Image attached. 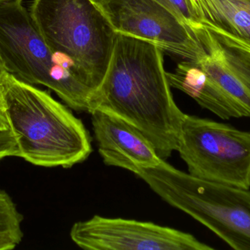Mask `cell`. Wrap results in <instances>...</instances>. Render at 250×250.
Returning a JSON list of instances; mask_svg holds the SVG:
<instances>
[{"instance_id":"obj_9","label":"cell","mask_w":250,"mask_h":250,"mask_svg":"<svg viewBox=\"0 0 250 250\" xmlns=\"http://www.w3.org/2000/svg\"><path fill=\"white\" fill-rule=\"evenodd\" d=\"M72 241L89 250H214L189 233L150 222L95 215L72 226Z\"/></svg>"},{"instance_id":"obj_6","label":"cell","mask_w":250,"mask_h":250,"mask_svg":"<svg viewBox=\"0 0 250 250\" xmlns=\"http://www.w3.org/2000/svg\"><path fill=\"white\" fill-rule=\"evenodd\" d=\"M194 34L202 52L167 72L170 88L223 120L250 118V52L227 44L202 25Z\"/></svg>"},{"instance_id":"obj_7","label":"cell","mask_w":250,"mask_h":250,"mask_svg":"<svg viewBox=\"0 0 250 250\" xmlns=\"http://www.w3.org/2000/svg\"><path fill=\"white\" fill-rule=\"evenodd\" d=\"M191 176L250 188V132L185 114L177 151Z\"/></svg>"},{"instance_id":"obj_10","label":"cell","mask_w":250,"mask_h":250,"mask_svg":"<svg viewBox=\"0 0 250 250\" xmlns=\"http://www.w3.org/2000/svg\"><path fill=\"white\" fill-rule=\"evenodd\" d=\"M90 114L98 150L106 165L135 174L139 169L155 167L163 160L151 141L130 123L105 112Z\"/></svg>"},{"instance_id":"obj_12","label":"cell","mask_w":250,"mask_h":250,"mask_svg":"<svg viewBox=\"0 0 250 250\" xmlns=\"http://www.w3.org/2000/svg\"><path fill=\"white\" fill-rule=\"evenodd\" d=\"M176 16L192 32L201 27V24L192 16L186 0H154Z\"/></svg>"},{"instance_id":"obj_4","label":"cell","mask_w":250,"mask_h":250,"mask_svg":"<svg viewBox=\"0 0 250 250\" xmlns=\"http://www.w3.org/2000/svg\"><path fill=\"white\" fill-rule=\"evenodd\" d=\"M0 62L19 80L46 87L72 110L89 113L93 91L68 57L48 46L23 0L0 4Z\"/></svg>"},{"instance_id":"obj_16","label":"cell","mask_w":250,"mask_h":250,"mask_svg":"<svg viewBox=\"0 0 250 250\" xmlns=\"http://www.w3.org/2000/svg\"><path fill=\"white\" fill-rule=\"evenodd\" d=\"M0 109L3 110L2 98H1V88H0Z\"/></svg>"},{"instance_id":"obj_1","label":"cell","mask_w":250,"mask_h":250,"mask_svg":"<svg viewBox=\"0 0 250 250\" xmlns=\"http://www.w3.org/2000/svg\"><path fill=\"white\" fill-rule=\"evenodd\" d=\"M163 51L117 33L106 74L91 100L89 113L103 111L141 131L163 159L177 151L185 114L173 99Z\"/></svg>"},{"instance_id":"obj_13","label":"cell","mask_w":250,"mask_h":250,"mask_svg":"<svg viewBox=\"0 0 250 250\" xmlns=\"http://www.w3.org/2000/svg\"><path fill=\"white\" fill-rule=\"evenodd\" d=\"M10 157H19L17 140L9 126L0 127V160Z\"/></svg>"},{"instance_id":"obj_15","label":"cell","mask_w":250,"mask_h":250,"mask_svg":"<svg viewBox=\"0 0 250 250\" xmlns=\"http://www.w3.org/2000/svg\"><path fill=\"white\" fill-rule=\"evenodd\" d=\"M7 72L6 71L5 69L3 67L2 64L0 62V85H1V82H2L3 79H4V76Z\"/></svg>"},{"instance_id":"obj_8","label":"cell","mask_w":250,"mask_h":250,"mask_svg":"<svg viewBox=\"0 0 250 250\" xmlns=\"http://www.w3.org/2000/svg\"><path fill=\"white\" fill-rule=\"evenodd\" d=\"M96 1L117 33L148 41L185 60H195L202 52L194 32L154 0Z\"/></svg>"},{"instance_id":"obj_3","label":"cell","mask_w":250,"mask_h":250,"mask_svg":"<svg viewBox=\"0 0 250 250\" xmlns=\"http://www.w3.org/2000/svg\"><path fill=\"white\" fill-rule=\"evenodd\" d=\"M29 12L48 46L68 57L82 82L96 92L117 34L96 0H32Z\"/></svg>"},{"instance_id":"obj_11","label":"cell","mask_w":250,"mask_h":250,"mask_svg":"<svg viewBox=\"0 0 250 250\" xmlns=\"http://www.w3.org/2000/svg\"><path fill=\"white\" fill-rule=\"evenodd\" d=\"M195 20L230 45L250 52V0H186Z\"/></svg>"},{"instance_id":"obj_2","label":"cell","mask_w":250,"mask_h":250,"mask_svg":"<svg viewBox=\"0 0 250 250\" xmlns=\"http://www.w3.org/2000/svg\"><path fill=\"white\" fill-rule=\"evenodd\" d=\"M0 88L3 112L20 158L39 167L65 169L89 158L92 141L82 120L48 91L9 73Z\"/></svg>"},{"instance_id":"obj_14","label":"cell","mask_w":250,"mask_h":250,"mask_svg":"<svg viewBox=\"0 0 250 250\" xmlns=\"http://www.w3.org/2000/svg\"><path fill=\"white\" fill-rule=\"evenodd\" d=\"M21 229L0 230V250L15 249L23 239Z\"/></svg>"},{"instance_id":"obj_5","label":"cell","mask_w":250,"mask_h":250,"mask_svg":"<svg viewBox=\"0 0 250 250\" xmlns=\"http://www.w3.org/2000/svg\"><path fill=\"white\" fill-rule=\"evenodd\" d=\"M163 201L215 233L230 248L250 250V191L203 180L164 159L135 173Z\"/></svg>"},{"instance_id":"obj_17","label":"cell","mask_w":250,"mask_h":250,"mask_svg":"<svg viewBox=\"0 0 250 250\" xmlns=\"http://www.w3.org/2000/svg\"><path fill=\"white\" fill-rule=\"evenodd\" d=\"M10 1V0H0V4H2V3L6 2V1Z\"/></svg>"}]
</instances>
